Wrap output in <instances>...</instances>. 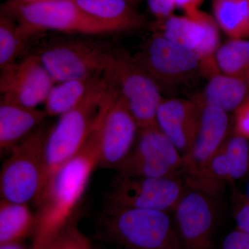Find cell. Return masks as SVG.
I'll return each instance as SVG.
<instances>
[{
  "label": "cell",
  "instance_id": "obj_7",
  "mask_svg": "<svg viewBox=\"0 0 249 249\" xmlns=\"http://www.w3.org/2000/svg\"><path fill=\"white\" fill-rule=\"evenodd\" d=\"M134 56L160 88L186 84L206 74L200 57L159 33L154 32Z\"/></svg>",
  "mask_w": 249,
  "mask_h": 249
},
{
  "label": "cell",
  "instance_id": "obj_30",
  "mask_svg": "<svg viewBox=\"0 0 249 249\" xmlns=\"http://www.w3.org/2000/svg\"><path fill=\"white\" fill-rule=\"evenodd\" d=\"M221 249H249V233L235 229L224 237Z\"/></svg>",
  "mask_w": 249,
  "mask_h": 249
},
{
  "label": "cell",
  "instance_id": "obj_12",
  "mask_svg": "<svg viewBox=\"0 0 249 249\" xmlns=\"http://www.w3.org/2000/svg\"><path fill=\"white\" fill-rule=\"evenodd\" d=\"M201 107L200 127L196 140L189 152L182 157V178L188 188L208 195V169L214 156L229 136L231 121L229 113L219 108Z\"/></svg>",
  "mask_w": 249,
  "mask_h": 249
},
{
  "label": "cell",
  "instance_id": "obj_4",
  "mask_svg": "<svg viewBox=\"0 0 249 249\" xmlns=\"http://www.w3.org/2000/svg\"><path fill=\"white\" fill-rule=\"evenodd\" d=\"M118 48L92 36L60 37L36 52L55 83L109 73Z\"/></svg>",
  "mask_w": 249,
  "mask_h": 249
},
{
  "label": "cell",
  "instance_id": "obj_22",
  "mask_svg": "<svg viewBox=\"0 0 249 249\" xmlns=\"http://www.w3.org/2000/svg\"><path fill=\"white\" fill-rule=\"evenodd\" d=\"M104 75L56 83L45 103L47 115L60 116L76 107Z\"/></svg>",
  "mask_w": 249,
  "mask_h": 249
},
{
  "label": "cell",
  "instance_id": "obj_20",
  "mask_svg": "<svg viewBox=\"0 0 249 249\" xmlns=\"http://www.w3.org/2000/svg\"><path fill=\"white\" fill-rule=\"evenodd\" d=\"M87 14L117 27L121 32L142 27L145 19L127 0H76Z\"/></svg>",
  "mask_w": 249,
  "mask_h": 249
},
{
  "label": "cell",
  "instance_id": "obj_29",
  "mask_svg": "<svg viewBox=\"0 0 249 249\" xmlns=\"http://www.w3.org/2000/svg\"><path fill=\"white\" fill-rule=\"evenodd\" d=\"M149 10L157 20L173 16L178 0H147Z\"/></svg>",
  "mask_w": 249,
  "mask_h": 249
},
{
  "label": "cell",
  "instance_id": "obj_27",
  "mask_svg": "<svg viewBox=\"0 0 249 249\" xmlns=\"http://www.w3.org/2000/svg\"><path fill=\"white\" fill-rule=\"evenodd\" d=\"M233 114L232 133L249 140V95Z\"/></svg>",
  "mask_w": 249,
  "mask_h": 249
},
{
  "label": "cell",
  "instance_id": "obj_1",
  "mask_svg": "<svg viewBox=\"0 0 249 249\" xmlns=\"http://www.w3.org/2000/svg\"><path fill=\"white\" fill-rule=\"evenodd\" d=\"M98 166V128L78 153L51 175L36 207L34 242L56 238L71 222L90 177Z\"/></svg>",
  "mask_w": 249,
  "mask_h": 249
},
{
  "label": "cell",
  "instance_id": "obj_25",
  "mask_svg": "<svg viewBox=\"0 0 249 249\" xmlns=\"http://www.w3.org/2000/svg\"><path fill=\"white\" fill-rule=\"evenodd\" d=\"M214 61L223 74L240 75L249 71V40L229 38L219 45Z\"/></svg>",
  "mask_w": 249,
  "mask_h": 249
},
{
  "label": "cell",
  "instance_id": "obj_15",
  "mask_svg": "<svg viewBox=\"0 0 249 249\" xmlns=\"http://www.w3.org/2000/svg\"><path fill=\"white\" fill-rule=\"evenodd\" d=\"M214 199L188 188L174 211V219L184 249H212L217 219Z\"/></svg>",
  "mask_w": 249,
  "mask_h": 249
},
{
  "label": "cell",
  "instance_id": "obj_13",
  "mask_svg": "<svg viewBox=\"0 0 249 249\" xmlns=\"http://www.w3.org/2000/svg\"><path fill=\"white\" fill-rule=\"evenodd\" d=\"M55 84L39 57L29 54L14 66L1 71V100L36 108L45 103Z\"/></svg>",
  "mask_w": 249,
  "mask_h": 249
},
{
  "label": "cell",
  "instance_id": "obj_14",
  "mask_svg": "<svg viewBox=\"0 0 249 249\" xmlns=\"http://www.w3.org/2000/svg\"><path fill=\"white\" fill-rule=\"evenodd\" d=\"M139 127L120 94L98 127V166L117 169L132 150Z\"/></svg>",
  "mask_w": 249,
  "mask_h": 249
},
{
  "label": "cell",
  "instance_id": "obj_10",
  "mask_svg": "<svg viewBox=\"0 0 249 249\" xmlns=\"http://www.w3.org/2000/svg\"><path fill=\"white\" fill-rule=\"evenodd\" d=\"M183 158L157 125L139 129L132 150L118 167V175L136 178L182 177Z\"/></svg>",
  "mask_w": 249,
  "mask_h": 249
},
{
  "label": "cell",
  "instance_id": "obj_6",
  "mask_svg": "<svg viewBox=\"0 0 249 249\" xmlns=\"http://www.w3.org/2000/svg\"><path fill=\"white\" fill-rule=\"evenodd\" d=\"M4 14L14 18L32 37L50 30L89 36L121 33L115 26L87 14L76 0H51Z\"/></svg>",
  "mask_w": 249,
  "mask_h": 249
},
{
  "label": "cell",
  "instance_id": "obj_11",
  "mask_svg": "<svg viewBox=\"0 0 249 249\" xmlns=\"http://www.w3.org/2000/svg\"><path fill=\"white\" fill-rule=\"evenodd\" d=\"M188 188L181 176L151 178L118 175L108 192V206L174 212Z\"/></svg>",
  "mask_w": 249,
  "mask_h": 249
},
{
  "label": "cell",
  "instance_id": "obj_33",
  "mask_svg": "<svg viewBox=\"0 0 249 249\" xmlns=\"http://www.w3.org/2000/svg\"><path fill=\"white\" fill-rule=\"evenodd\" d=\"M34 242L31 249H56L57 238Z\"/></svg>",
  "mask_w": 249,
  "mask_h": 249
},
{
  "label": "cell",
  "instance_id": "obj_16",
  "mask_svg": "<svg viewBox=\"0 0 249 249\" xmlns=\"http://www.w3.org/2000/svg\"><path fill=\"white\" fill-rule=\"evenodd\" d=\"M201 107L195 100L163 98L157 125L183 157L191 148L200 127Z\"/></svg>",
  "mask_w": 249,
  "mask_h": 249
},
{
  "label": "cell",
  "instance_id": "obj_18",
  "mask_svg": "<svg viewBox=\"0 0 249 249\" xmlns=\"http://www.w3.org/2000/svg\"><path fill=\"white\" fill-rule=\"evenodd\" d=\"M47 115L45 111L0 101V148L11 152L39 127Z\"/></svg>",
  "mask_w": 249,
  "mask_h": 249
},
{
  "label": "cell",
  "instance_id": "obj_21",
  "mask_svg": "<svg viewBox=\"0 0 249 249\" xmlns=\"http://www.w3.org/2000/svg\"><path fill=\"white\" fill-rule=\"evenodd\" d=\"M37 217L28 204L1 199L0 202V245L19 242L34 234Z\"/></svg>",
  "mask_w": 249,
  "mask_h": 249
},
{
  "label": "cell",
  "instance_id": "obj_8",
  "mask_svg": "<svg viewBox=\"0 0 249 249\" xmlns=\"http://www.w3.org/2000/svg\"><path fill=\"white\" fill-rule=\"evenodd\" d=\"M139 129L157 125V109L163 100L161 89L134 55L118 48L109 73Z\"/></svg>",
  "mask_w": 249,
  "mask_h": 249
},
{
  "label": "cell",
  "instance_id": "obj_19",
  "mask_svg": "<svg viewBox=\"0 0 249 249\" xmlns=\"http://www.w3.org/2000/svg\"><path fill=\"white\" fill-rule=\"evenodd\" d=\"M249 95V71L240 75L218 73L209 78L201 93L193 98L200 107L234 112Z\"/></svg>",
  "mask_w": 249,
  "mask_h": 249
},
{
  "label": "cell",
  "instance_id": "obj_34",
  "mask_svg": "<svg viewBox=\"0 0 249 249\" xmlns=\"http://www.w3.org/2000/svg\"><path fill=\"white\" fill-rule=\"evenodd\" d=\"M0 249H25L19 242H14V243L5 244L0 245Z\"/></svg>",
  "mask_w": 249,
  "mask_h": 249
},
{
  "label": "cell",
  "instance_id": "obj_2",
  "mask_svg": "<svg viewBox=\"0 0 249 249\" xmlns=\"http://www.w3.org/2000/svg\"><path fill=\"white\" fill-rule=\"evenodd\" d=\"M118 95L115 85L106 73L78 106L60 116L46 139L47 182L51 175L81 150L91 134L99 127Z\"/></svg>",
  "mask_w": 249,
  "mask_h": 249
},
{
  "label": "cell",
  "instance_id": "obj_5",
  "mask_svg": "<svg viewBox=\"0 0 249 249\" xmlns=\"http://www.w3.org/2000/svg\"><path fill=\"white\" fill-rule=\"evenodd\" d=\"M48 132L37 127L11 152L0 174L1 199L37 206L47 182L45 145Z\"/></svg>",
  "mask_w": 249,
  "mask_h": 249
},
{
  "label": "cell",
  "instance_id": "obj_36",
  "mask_svg": "<svg viewBox=\"0 0 249 249\" xmlns=\"http://www.w3.org/2000/svg\"><path fill=\"white\" fill-rule=\"evenodd\" d=\"M131 4L135 6L136 5L139 4V3L142 2L143 0H127Z\"/></svg>",
  "mask_w": 249,
  "mask_h": 249
},
{
  "label": "cell",
  "instance_id": "obj_17",
  "mask_svg": "<svg viewBox=\"0 0 249 249\" xmlns=\"http://www.w3.org/2000/svg\"><path fill=\"white\" fill-rule=\"evenodd\" d=\"M249 172V140L232 133L229 135L210 163L209 195L218 199L225 184L245 178Z\"/></svg>",
  "mask_w": 249,
  "mask_h": 249
},
{
  "label": "cell",
  "instance_id": "obj_24",
  "mask_svg": "<svg viewBox=\"0 0 249 249\" xmlns=\"http://www.w3.org/2000/svg\"><path fill=\"white\" fill-rule=\"evenodd\" d=\"M32 36L14 18L0 16V68L1 71L14 66L25 50Z\"/></svg>",
  "mask_w": 249,
  "mask_h": 249
},
{
  "label": "cell",
  "instance_id": "obj_3",
  "mask_svg": "<svg viewBox=\"0 0 249 249\" xmlns=\"http://www.w3.org/2000/svg\"><path fill=\"white\" fill-rule=\"evenodd\" d=\"M98 227L104 240L125 249H184L169 212L108 206Z\"/></svg>",
  "mask_w": 249,
  "mask_h": 249
},
{
  "label": "cell",
  "instance_id": "obj_35",
  "mask_svg": "<svg viewBox=\"0 0 249 249\" xmlns=\"http://www.w3.org/2000/svg\"><path fill=\"white\" fill-rule=\"evenodd\" d=\"M242 195H243V196H245L247 200L249 201V181L248 183H247V187H246L245 193Z\"/></svg>",
  "mask_w": 249,
  "mask_h": 249
},
{
  "label": "cell",
  "instance_id": "obj_23",
  "mask_svg": "<svg viewBox=\"0 0 249 249\" xmlns=\"http://www.w3.org/2000/svg\"><path fill=\"white\" fill-rule=\"evenodd\" d=\"M213 18L229 38L249 40V0H212Z\"/></svg>",
  "mask_w": 249,
  "mask_h": 249
},
{
  "label": "cell",
  "instance_id": "obj_31",
  "mask_svg": "<svg viewBox=\"0 0 249 249\" xmlns=\"http://www.w3.org/2000/svg\"><path fill=\"white\" fill-rule=\"evenodd\" d=\"M51 0H7L1 6V13L2 14H9L11 11L21 6H29L46 2Z\"/></svg>",
  "mask_w": 249,
  "mask_h": 249
},
{
  "label": "cell",
  "instance_id": "obj_9",
  "mask_svg": "<svg viewBox=\"0 0 249 249\" xmlns=\"http://www.w3.org/2000/svg\"><path fill=\"white\" fill-rule=\"evenodd\" d=\"M152 27L154 32L200 57L206 68L205 77L221 73L214 61V54L221 45L220 29L213 16L197 9L184 16L173 14L157 20Z\"/></svg>",
  "mask_w": 249,
  "mask_h": 249
},
{
  "label": "cell",
  "instance_id": "obj_28",
  "mask_svg": "<svg viewBox=\"0 0 249 249\" xmlns=\"http://www.w3.org/2000/svg\"><path fill=\"white\" fill-rule=\"evenodd\" d=\"M233 217L236 229L249 233V201L242 193H236Z\"/></svg>",
  "mask_w": 249,
  "mask_h": 249
},
{
  "label": "cell",
  "instance_id": "obj_32",
  "mask_svg": "<svg viewBox=\"0 0 249 249\" xmlns=\"http://www.w3.org/2000/svg\"><path fill=\"white\" fill-rule=\"evenodd\" d=\"M204 0H178L177 8L183 11L184 14L199 9Z\"/></svg>",
  "mask_w": 249,
  "mask_h": 249
},
{
  "label": "cell",
  "instance_id": "obj_26",
  "mask_svg": "<svg viewBox=\"0 0 249 249\" xmlns=\"http://www.w3.org/2000/svg\"><path fill=\"white\" fill-rule=\"evenodd\" d=\"M56 249H93L88 237L71 221L57 238Z\"/></svg>",
  "mask_w": 249,
  "mask_h": 249
}]
</instances>
